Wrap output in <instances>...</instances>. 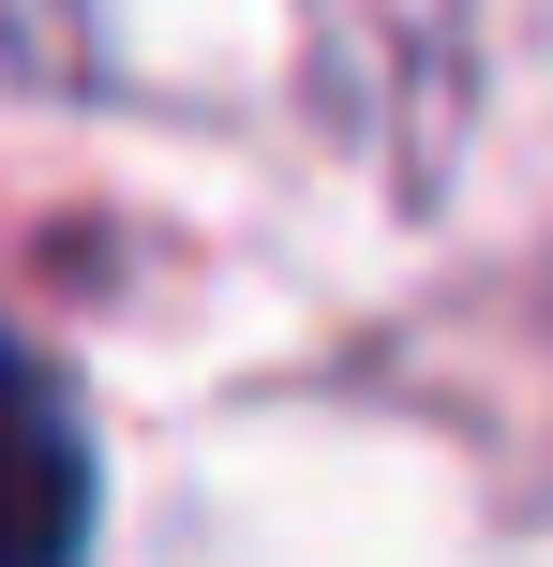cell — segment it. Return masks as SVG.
<instances>
[{
  "label": "cell",
  "mask_w": 553,
  "mask_h": 567,
  "mask_svg": "<svg viewBox=\"0 0 553 567\" xmlns=\"http://www.w3.org/2000/svg\"><path fill=\"white\" fill-rule=\"evenodd\" d=\"M90 553V433L30 343H0V567H75Z\"/></svg>",
  "instance_id": "cell-1"
}]
</instances>
